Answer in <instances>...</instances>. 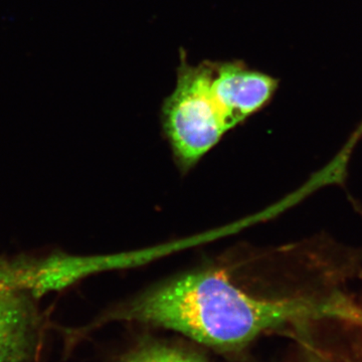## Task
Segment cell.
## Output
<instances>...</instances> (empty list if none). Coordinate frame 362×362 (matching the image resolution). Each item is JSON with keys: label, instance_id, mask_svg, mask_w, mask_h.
Returning a JSON list of instances; mask_svg holds the SVG:
<instances>
[{"label": "cell", "instance_id": "cell-1", "mask_svg": "<svg viewBox=\"0 0 362 362\" xmlns=\"http://www.w3.org/2000/svg\"><path fill=\"white\" fill-rule=\"evenodd\" d=\"M337 297L266 299L252 296L218 271L194 272L145 292L115 317L182 333L209 346L233 349L290 323L335 319Z\"/></svg>", "mask_w": 362, "mask_h": 362}, {"label": "cell", "instance_id": "cell-2", "mask_svg": "<svg viewBox=\"0 0 362 362\" xmlns=\"http://www.w3.org/2000/svg\"><path fill=\"white\" fill-rule=\"evenodd\" d=\"M279 80L242 59L188 63L180 49L175 90L164 99L162 127L183 166L190 168L228 131L265 108Z\"/></svg>", "mask_w": 362, "mask_h": 362}, {"label": "cell", "instance_id": "cell-3", "mask_svg": "<svg viewBox=\"0 0 362 362\" xmlns=\"http://www.w3.org/2000/svg\"><path fill=\"white\" fill-rule=\"evenodd\" d=\"M18 284L35 299L61 291L90 276L141 266L139 252L76 256L56 252L37 259H16Z\"/></svg>", "mask_w": 362, "mask_h": 362}, {"label": "cell", "instance_id": "cell-4", "mask_svg": "<svg viewBox=\"0 0 362 362\" xmlns=\"http://www.w3.org/2000/svg\"><path fill=\"white\" fill-rule=\"evenodd\" d=\"M35 300L18 285L13 261L0 259V362H33L40 334Z\"/></svg>", "mask_w": 362, "mask_h": 362}, {"label": "cell", "instance_id": "cell-5", "mask_svg": "<svg viewBox=\"0 0 362 362\" xmlns=\"http://www.w3.org/2000/svg\"><path fill=\"white\" fill-rule=\"evenodd\" d=\"M123 362H204L199 357L182 350L152 345L131 354Z\"/></svg>", "mask_w": 362, "mask_h": 362}, {"label": "cell", "instance_id": "cell-6", "mask_svg": "<svg viewBox=\"0 0 362 362\" xmlns=\"http://www.w3.org/2000/svg\"><path fill=\"white\" fill-rule=\"evenodd\" d=\"M362 329V323H358ZM343 362H362V341L357 343Z\"/></svg>", "mask_w": 362, "mask_h": 362}, {"label": "cell", "instance_id": "cell-7", "mask_svg": "<svg viewBox=\"0 0 362 362\" xmlns=\"http://www.w3.org/2000/svg\"><path fill=\"white\" fill-rule=\"evenodd\" d=\"M307 362H323L317 356L316 354H314L313 351L308 352V359H307Z\"/></svg>", "mask_w": 362, "mask_h": 362}]
</instances>
